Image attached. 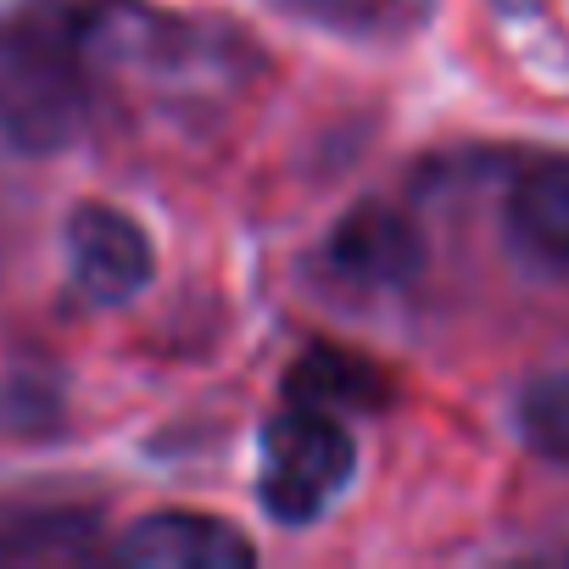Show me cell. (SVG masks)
Segmentation results:
<instances>
[{"instance_id":"obj_2","label":"cell","mask_w":569,"mask_h":569,"mask_svg":"<svg viewBox=\"0 0 569 569\" xmlns=\"http://www.w3.org/2000/svg\"><path fill=\"white\" fill-rule=\"evenodd\" d=\"M358 447L341 425V413L291 402L262 430V502L279 525H308L319 519L352 480Z\"/></svg>"},{"instance_id":"obj_6","label":"cell","mask_w":569,"mask_h":569,"mask_svg":"<svg viewBox=\"0 0 569 569\" xmlns=\"http://www.w3.org/2000/svg\"><path fill=\"white\" fill-rule=\"evenodd\" d=\"M330 257H336V268L352 273V279L391 284V279L413 273V262H419V240H413V229H408L397 212H386V207H363V212H352V218L336 229Z\"/></svg>"},{"instance_id":"obj_5","label":"cell","mask_w":569,"mask_h":569,"mask_svg":"<svg viewBox=\"0 0 569 569\" xmlns=\"http://www.w3.org/2000/svg\"><path fill=\"white\" fill-rule=\"evenodd\" d=\"M508 229L525 257L569 273V162H541L513 184Z\"/></svg>"},{"instance_id":"obj_7","label":"cell","mask_w":569,"mask_h":569,"mask_svg":"<svg viewBox=\"0 0 569 569\" xmlns=\"http://www.w3.org/2000/svg\"><path fill=\"white\" fill-rule=\"evenodd\" d=\"M291 402H308V408H325V413L380 408L386 402V380L363 358H347V352L319 347V352H308L291 369Z\"/></svg>"},{"instance_id":"obj_3","label":"cell","mask_w":569,"mask_h":569,"mask_svg":"<svg viewBox=\"0 0 569 569\" xmlns=\"http://www.w3.org/2000/svg\"><path fill=\"white\" fill-rule=\"evenodd\" d=\"M68 268H73V284L90 302L112 308V302H129V297L146 291L151 240L118 207H79L73 223H68Z\"/></svg>"},{"instance_id":"obj_8","label":"cell","mask_w":569,"mask_h":569,"mask_svg":"<svg viewBox=\"0 0 569 569\" xmlns=\"http://www.w3.org/2000/svg\"><path fill=\"white\" fill-rule=\"evenodd\" d=\"M519 430L541 458L569 463V375H547L519 397Z\"/></svg>"},{"instance_id":"obj_1","label":"cell","mask_w":569,"mask_h":569,"mask_svg":"<svg viewBox=\"0 0 569 569\" xmlns=\"http://www.w3.org/2000/svg\"><path fill=\"white\" fill-rule=\"evenodd\" d=\"M90 96L84 7L46 0L0 18V140L57 151L79 134Z\"/></svg>"},{"instance_id":"obj_4","label":"cell","mask_w":569,"mask_h":569,"mask_svg":"<svg viewBox=\"0 0 569 569\" xmlns=\"http://www.w3.org/2000/svg\"><path fill=\"white\" fill-rule=\"evenodd\" d=\"M118 558L134 569H246L257 547L212 513H146L118 541Z\"/></svg>"}]
</instances>
